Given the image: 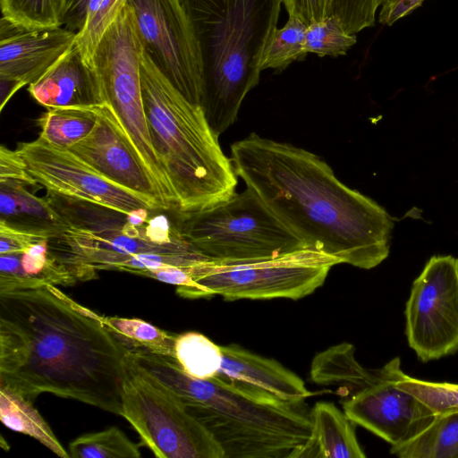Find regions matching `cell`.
Listing matches in <instances>:
<instances>
[{"label":"cell","instance_id":"6da1fadb","mask_svg":"<svg viewBox=\"0 0 458 458\" xmlns=\"http://www.w3.org/2000/svg\"><path fill=\"white\" fill-rule=\"evenodd\" d=\"M128 348L56 285L0 292V387L122 414Z\"/></svg>","mask_w":458,"mask_h":458},{"label":"cell","instance_id":"7a4b0ae2","mask_svg":"<svg viewBox=\"0 0 458 458\" xmlns=\"http://www.w3.org/2000/svg\"><path fill=\"white\" fill-rule=\"evenodd\" d=\"M234 172L313 250L362 269L389 255L394 219L314 153L252 132L231 146Z\"/></svg>","mask_w":458,"mask_h":458},{"label":"cell","instance_id":"3957f363","mask_svg":"<svg viewBox=\"0 0 458 458\" xmlns=\"http://www.w3.org/2000/svg\"><path fill=\"white\" fill-rule=\"evenodd\" d=\"M128 357L207 428L224 458H296L310 437L303 404L259 397L216 377H191L174 357L143 349L129 350Z\"/></svg>","mask_w":458,"mask_h":458},{"label":"cell","instance_id":"277c9868","mask_svg":"<svg viewBox=\"0 0 458 458\" xmlns=\"http://www.w3.org/2000/svg\"><path fill=\"white\" fill-rule=\"evenodd\" d=\"M198 42L201 107L219 137L237 120L259 81L261 61L277 29L283 0H181Z\"/></svg>","mask_w":458,"mask_h":458},{"label":"cell","instance_id":"5b68a950","mask_svg":"<svg viewBox=\"0 0 458 458\" xmlns=\"http://www.w3.org/2000/svg\"><path fill=\"white\" fill-rule=\"evenodd\" d=\"M140 70L151 141L165 169L177 211H197L231 199L238 176L202 107L187 100L144 51Z\"/></svg>","mask_w":458,"mask_h":458},{"label":"cell","instance_id":"8992f818","mask_svg":"<svg viewBox=\"0 0 458 458\" xmlns=\"http://www.w3.org/2000/svg\"><path fill=\"white\" fill-rule=\"evenodd\" d=\"M175 225L182 237L210 260L267 259L309 248L249 188L207 208L177 211Z\"/></svg>","mask_w":458,"mask_h":458},{"label":"cell","instance_id":"52a82bcc","mask_svg":"<svg viewBox=\"0 0 458 458\" xmlns=\"http://www.w3.org/2000/svg\"><path fill=\"white\" fill-rule=\"evenodd\" d=\"M338 264V259L310 248L267 259L204 260L189 267L191 282L176 293L188 299L299 300L319 288Z\"/></svg>","mask_w":458,"mask_h":458},{"label":"cell","instance_id":"ba28073f","mask_svg":"<svg viewBox=\"0 0 458 458\" xmlns=\"http://www.w3.org/2000/svg\"><path fill=\"white\" fill-rule=\"evenodd\" d=\"M143 51L133 10L125 1L98 42L93 65L100 78L107 104L157 186L176 208L174 193L153 147L148 127L140 70Z\"/></svg>","mask_w":458,"mask_h":458},{"label":"cell","instance_id":"9c48e42d","mask_svg":"<svg viewBox=\"0 0 458 458\" xmlns=\"http://www.w3.org/2000/svg\"><path fill=\"white\" fill-rule=\"evenodd\" d=\"M49 247L77 281L97 278V270H117L132 256L145 252H199L165 216H149L142 225L124 218L89 222L73 219Z\"/></svg>","mask_w":458,"mask_h":458},{"label":"cell","instance_id":"30bf717a","mask_svg":"<svg viewBox=\"0 0 458 458\" xmlns=\"http://www.w3.org/2000/svg\"><path fill=\"white\" fill-rule=\"evenodd\" d=\"M157 458H224L212 435L127 353L122 414Z\"/></svg>","mask_w":458,"mask_h":458},{"label":"cell","instance_id":"8fae6325","mask_svg":"<svg viewBox=\"0 0 458 458\" xmlns=\"http://www.w3.org/2000/svg\"><path fill=\"white\" fill-rule=\"evenodd\" d=\"M408 345L422 362L458 352V258L433 255L405 304Z\"/></svg>","mask_w":458,"mask_h":458},{"label":"cell","instance_id":"7c38bea8","mask_svg":"<svg viewBox=\"0 0 458 458\" xmlns=\"http://www.w3.org/2000/svg\"><path fill=\"white\" fill-rule=\"evenodd\" d=\"M126 2L133 10L144 52L187 100L200 106V55L191 23L181 0Z\"/></svg>","mask_w":458,"mask_h":458},{"label":"cell","instance_id":"4fadbf2b","mask_svg":"<svg viewBox=\"0 0 458 458\" xmlns=\"http://www.w3.org/2000/svg\"><path fill=\"white\" fill-rule=\"evenodd\" d=\"M16 151L36 183L53 195L123 215L140 208L154 210L144 199L107 180L70 149L41 137L19 143Z\"/></svg>","mask_w":458,"mask_h":458},{"label":"cell","instance_id":"5bb4252c","mask_svg":"<svg viewBox=\"0 0 458 458\" xmlns=\"http://www.w3.org/2000/svg\"><path fill=\"white\" fill-rule=\"evenodd\" d=\"M395 357L375 369L370 384L342 402L346 416L391 445L403 444L423 431L437 415L411 393L400 388Z\"/></svg>","mask_w":458,"mask_h":458},{"label":"cell","instance_id":"9a60e30c","mask_svg":"<svg viewBox=\"0 0 458 458\" xmlns=\"http://www.w3.org/2000/svg\"><path fill=\"white\" fill-rule=\"evenodd\" d=\"M97 123L69 149L112 182L139 195L154 210L175 209L163 194L108 104L97 106Z\"/></svg>","mask_w":458,"mask_h":458},{"label":"cell","instance_id":"2e32d148","mask_svg":"<svg viewBox=\"0 0 458 458\" xmlns=\"http://www.w3.org/2000/svg\"><path fill=\"white\" fill-rule=\"evenodd\" d=\"M77 32L64 26L25 29L0 21V79L21 88L43 75L74 43Z\"/></svg>","mask_w":458,"mask_h":458},{"label":"cell","instance_id":"e0dca14e","mask_svg":"<svg viewBox=\"0 0 458 458\" xmlns=\"http://www.w3.org/2000/svg\"><path fill=\"white\" fill-rule=\"evenodd\" d=\"M223 360L215 377L259 397L301 405L312 393L278 361L237 344L221 345Z\"/></svg>","mask_w":458,"mask_h":458},{"label":"cell","instance_id":"ac0fdd59","mask_svg":"<svg viewBox=\"0 0 458 458\" xmlns=\"http://www.w3.org/2000/svg\"><path fill=\"white\" fill-rule=\"evenodd\" d=\"M28 91L47 109L95 107L107 104L95 66L85 61L76 43L30 84Z\"/></svg>","mask_w":458,"mask_h":458},{"label":"cell","instance_id":"d6986e66","mask_svg":"<svg viewBox=\"0 0 458 458\" xmlns=\"http://www.w3.org/2000/svg\"><path fill=\"white\" fill-rule=\"evenodd\" d=\"M25 183L0 180V222L47 239L58 237L74 223L50 199L39 198Z\"/></svg>","mask_w":458,"mask_h":458},{"label":"cell","instance_id":"ffe728a7","mask_svg":"<svg viewBox=\"0 0 458 458\" xmlns=\"http://www.w3.org/2000/svg\"><path fill=\"white\" fill-rule=\"evenodd\" d=\"M312 431L296 458H364L354 423L334 403H316L310 410Z\"/></svg>","mask_w":458,"mask_h":458},{"label":"cell","instance_id":"44dd1931","mask_svg":"<svg viewBox=\"0 0 458 458\" xmlns=\"http://www.w3.org/2000/svg\"><path fill=\"white\" fill-rule=\"evenodd\" d=\"M310 377L317 384L342 385L352 394L374 381L375 370L361 366L355 358L353 345L344 343L314 357Z\"/></svg>","mask_w":458,"mask_h":458},{"label":"cell","instance_id":"7402d4cb","mask_svg":"<svg viewBox=\"0 0 458 458\" xmlns=\"http://www.w3.org/2000/svg\"><path fill=\"white\" fill-rule=\"evenodd\" d=\"M390 454L400 458H458V412L437 415L416 437L391 445Z\"/></svg>","mask_w":458,"mask_h":458},{"label":"cell","instance_id":"603a6c76","mask_svg":"<svg viewBox=\"0 0 458 458\" xmlns=\"http://www.w3.org/2000/svg\"><path fill=\"white\" fill-rule=\"evenodd\" d=\"M0 420L10 429L37 439L56 455L71 457L33 403L4 387H0Z\"/></svg>","mask_w":458,"mask_h":458},{"label":"cell","instance_id":"cb8c5ba5","mask_svg":"<svg viewBox=\"0 0 458 458\" xmlns=\"http://www.w3.org/2000/svg\"><path fill=\"white\" fill-rule=\"evenodd\" d=\"M96 107L47 109L37 120L39 137L54 146L69 149L94 128L98 119Z\"/></svg>","mask_w":458,"mask_h":458},{"label":"cell","instance_id":"d4e9b609","mask_svg":"<svg viewBox=\"0 0 458 458\" xmlns=\"http://www.w3.org/2000/svg\"><path fill=\"white\" fill-rule=\"evenodd\" d=\"M174 358L190 377L210 379L216 376L223 360L221 345L198 332L176 335Z\"/></svg>","mask_w":458,"mask_h":458},{"label":"cell","instance_id":"484cf974","mask_svg":"<svg viewBox=\"0 0 458 458\" xmlns=\"http://www.w3.org/2000/svg\"><path fill=\"white\" fill-rule=\"evenodd\" d=\"M106 327L129 350L143 349L154 353L174 357L177 335L162 330L140 318L103 317Z\"/></svg>","mask_w":458,"mask_h":458},{"label":"cell","instance_id":"4316f807","mask_svg":"<svg viewBox=\"0 0 458 458\" xmlns=\"http://www.w3.org/2000/svg\"><path fill=\"white\" fill-rule=\"evenodd\" d=\"M307 26L297 16L289 15L285 25L276 29L269 39L262 57L261 70L282 72L291 64L304 60L308 54L305 49Z\"/></svg>","mask_w":458,"mask_h":458},{"label":"cell","instance_id":"83f0119b","mask_svg":"<svg viewBox=\"0 0 458 458\" xmlns=\"http://www.w3.org/2000/svg\"><path fill=\"white\" fill-rule=\"evenodd\" d=\"M72 458H139V445L118 428L80 436L69 445Z\"/></svg>","mask_w":458,"mask_h":458},{"label":"cell","instance_id":"f1b7e54d","mask_svg":"<svg viewBox=\"0 0 458 458\" xmlns=\"http://www.w3.org/2000/svg\"><path fill=\"white\" fill-rule=\"evenodd\" d=\"M67 0H0L2 17L25 29L63 26Z\"/></svg>","mask_w":458,"mask_h":458},{"label":"cell","instance_id":"f546056e","mask_svg":"<svg viewBox=\"0 0 458 458\" xmlns=\"http://www.w3.org/2000/svg\"><path fill=\"white\" fill-rule=\"evenodd\" d=\"M21 263L25 274L38 286L72 285L77 279L52 252L49 240H42L29 247L21 254Z\"/></svg>","mask_w":458,"mask_h":458},{"label":"cell","instance_id":"4dcf8cb0","mask_svg":"<svg viewBox=\"0 0 458 458\" xmlns=\"http://www.w3.org/2000/svg\"><path fill=\"white\" fill-rule=\"evenodd\" d=\"M356 42V34H349L335 16L315 21L306 29L305 49L319 57L345 55Z\"/></svg>","mask_w":458,"mask_h":458},{"label":"cell","instance_id":"1f68e13d","mask_svg":"<svg viewBox=\"0 0 458 458\" xmlns=\"http://www.w3.org/2000/svg\"><path fill=\"white\" fill-rule=\"evenodd\" d=\"M396 383L436 415L458 412V384L420 379L404 373L402 368L397 372Z\"/></svg>","mask_w":458,"mask_h":458},{"label":"cell","instance_id":"d6a6232c","mask_svg":"<svg viewBox=\"0 0 458 458\" xmlns=\"http://www.w3.org/2000/svg\"><path fill=\"white\" fill-rule=\"evenodd\" d=\"M126 0H90L84 23L76 34L75 43L83 58L93 64L95 49L104 33Z\"/></svg>","mask_w":458,"mask_h":458},{"label":"cell","instance_id":"836d02e7","mask_svg":"<svg viewBox=\"0 0 458 458\" xmlns=\"http://www.w3.org/2000/svg\"><path fill=\"white\" fill-rule=\"evenodd\" d=\"M382 0H330L327 16H335L349 34L373 27Z\"/></svg>","mask_w":458,"mask_h":458},{"label":"cell","instance_id":"e575fe53","mask_svg":"<svg viewBox=\"0 0 458 458\" xmlns=\"http://www.w3.org/2000/svg\"><path fill=\"white\" fill-rule=\"evenodd\" d=\"M21 254H0V292L38 286L23 271Z\"/></svg>","mask_w":458,"mask_h":458},{"label":"cell","instance_id":"d590c367","mask_svg":"<svg viewBox=\"0 0 458 458\" xmlns=\"http://www.w3.org/2000/svg\"><path fill=\"white\" fill-rule=\"evenodd\" d=\"M47 238L11 227L0 222V254L22 253L32 244Z\"/></svg>","mask_w":458,"mask_h":458},{"label":"cell","instance_id":"8d00e7d4","mask_svg":"<svg viewBox=\"0 0 458 458\" xmlns=\"http://www.w3.org/2000/svg\"><path fill=\"white\" fill-rule=\"evenodd\" d=\"M0 180L20 182L28 186L37 184L28 174L25 164L16 149L12 150L4 146L0 148Z\"/></svg>","mask_w":458,"mask_h":458},{"label":"cell","instance_id":"74e56055","mask_svg":"<svg viewBox=\"0 0 458 458\" xmlns=\"http://www.w3.org/2000/svg\"><path fill=\"white\" fill-rule=\"evenodd\" d=\"M330 0H283L288 15L297 16L307 25L327 16Z\"/></svg>","mask_w":458,"mask_h":458},{"label":"cell","instance_id":"f35d334b","mask_svg":"<svg viewBox=\"0 0 458 458\" xmlns=\"http://www.w3.org/2000/svg\"><path fill=\"white\" fill-rule=\"evenodd\" d=\"M424 2L425 0H382L378 21L391 26L420 7Z\"/></svg>","mask_w":458,"mask_h":458},{"label":"cell","instance_id":"ab89813d","mask_svg":"<svg viewBox=\"0 0 458 458\" xmlns=\"http://www.w3.org/2000/svg\"><path fill=\"white\" fill-rule=\"evenodd\" d=\"M144 276L151 277L158 281L176 285L185 286L191 282L189 267L165 266L147 272Z\"/></svg>","mask_w":458,"mask_h":458},{"label":"cell","instance_id":"60d3db41","mask_svg":"<svg viewBox=\"0 0 458 458\" xmlns=\"http://www.w3.org/2000/svg\"><path fill=\"white\" fill-rule=\"evenodd\" d=\"M90 0H67L63 26L78 32L83 26L87 7Z\"/></svg>","mask_w":458,"mask_h":458},{"label":"cell","instance_id":"b9f144b4","mask_svg":"<svg viewBox=\"0 0 458 458\" xmlns=\"http://www.w3.org/2000/svg\"><path fill=\"white\" fill-rule=\"evenodd\" d=\"M0 444H1V447L4 448L5 451L9 450V446L6 444V442L4 441V437L2 436H1Z\"/></svg>","mask_w":458,"mask_h":458}]
</instances>
